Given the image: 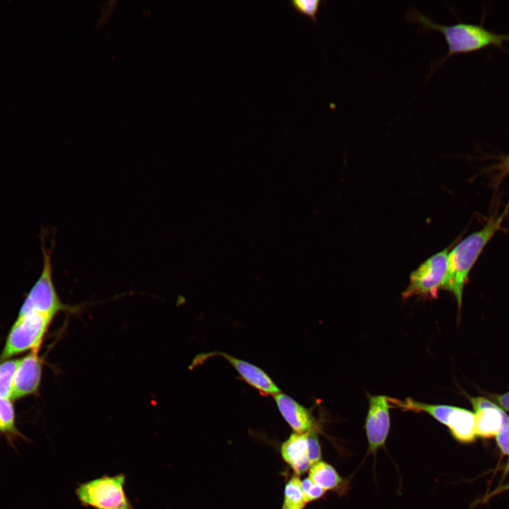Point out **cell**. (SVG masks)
<instances>
[{
  "label": "cell",
  "instance_id": "1",
  "mask_svg": "<svg viewBox=\"0 0 509 509\" xmlns=\"http://www.w3.org/2000/svg\"><path fill=\"white\" fill-rule=\"evenodd\" d=\"M508 211L507 208L499 216L491 217L481 229L465 238L448 253L447 271L442 288L452 293L460 308L469 274L487 243L501 228Z\"/></svg>",
  "mask_w": 509,
  "mask_h": 509
},
{
  "label": "cell",
  "instance_id": "2",
  "mask_svg": "<svg viewBox=\"0 0 509 509\" xmlns=\"http://www.w3.org/2000/svg\"><path fill=\"white\" fill-rule=\"evenodd\" d=\"M406 17L408 21L419 24L425 32L441 33L447 44V54L433 67L431 74L451 55L472 52L490 45L501 46L509 39L508 35H498L476 25L464 23L440 25L416 8L408 11Z\"/></svg>",
  "mask_w": 509,
  "mask_h": 509
},
{
  "label": "cell",
  "instance_id": "3",
  "mask_svg": "<svg viewBox=\"0 0 509 509\" xmlns=\"http://www.w3.org/2000/svg\"><path fill=\"white\" fill-rule=\"evenodd\" d=\"M126 475L105 474L78 484L76 495L84 507L94 509H134L124 488Z\"/></svg>",
  "mask_w": 509,
  "mask_h": 509
},
{
  "label": "cell",
  "instance_id": "4",
  "mask_svg": "<svg viewBox=\"0 0 509 509\" xmlns=\"http://www.w3.org/2000/svg\"><path fill=\"white\" fill-rule=\"evenodd\" d=\"M42 268L40 275L28 293L18 316L38 312L54 318L69 309L60 300L52 276L51 250L47 249L42 237Z\"/></svg>",
  "mask_w": 509,
  "mask_h": 509
},
{
  "label": "cell",
  "instance_id": "5",
  "mask_svg": "<svg viewBox=\"0 0 509 509\" xmlns=\"http://www.w3.org/2000/svg\"><path fill=\"white\" fill-rule=\"evenodd\" d=\"M53 318L38 312L18 316L0 354V362L26 351L39 350Z\"/></svg>",
  "mask_w": 509,
  "mask_h": 509
},
{
  "label": "cell",
  "instance_id": "6",
  "mask_svg": "<svg viewBox=\"0 0 509 509\" xmlns=\"http://www.w3.org/2000/svg\"><path fill=\"white\" fill-rule=\"evenodd\" d=\"M449 247L433 255L409 276V283L402 292L404 299L419 296L435 299L443 287L447 271Z\"/></svg>",
  "mask_w": 509,
  "mask_h": 509
},
{
  "label": "cell",
  "instance_id": "7",
  "mask_svg": "<svg viewBox=\"0 0 509 509\" xmlns=\"http://www.w3.org/2000/svg\"><path fill=\"white\" fill-rule=\"evenodd\" d=\"M368 401L365 429L368 451L374 454L385 445L387 438L390 428L391 404L390 397L384 395H370Z\"/></svg>",
  "mask_w": 509,
  "mask_h": 509
},
{
  "label": "cell",
  "instance_id": "8",
  "mask_svg": "<svg viewBox=\"0 0 509 509\" xmlns=\"http://www.w3.org/2000/svg\"><path fill=\"white\" fill-rule=\"evenodd\" d=\"M220 356L226 359L239 373L241 378L250 386L258 390L262 395H276L281 390L262 369L244 360L220 351H213L198 355L193 361V366L203 363L209 358Z\"/></svg>",
  "mask_w": 509,
  "mask_h": 509
},
{
  "label": "cell",
  "instance_id": "9",
  "mask_svg": "<svg viewBox=\"0 0 509 509\" xmlns=\"http://www.w3.org/2000/svg\"><path fill=\"white\" fill-rule=\"evenodd\" d=\"M38 351L33 350L27 356L21 358L13 379L11 400L38 392L43 363L42 359L38 355Z\"/></svg>",
  "mask_w": 509,
  "mask_h": 509
},
{
  "label": "cell",
  "instance_id": "10",
  "mask_svg": "<svg viewBox=\"0 0 509 509\" xmlns=\"http://www.w3.org/2000/svg\"><path fill=\"white\" fill-rule=\"evenodd\" d=\"M274 398L280 414L294 433L316 432L317 425L309 409L281 392Z\"/></svg>",
  "mask_w": 509,
  "mask_h": 509
},
{
  "label": "cell",
  "instance_id": "11",
  "mask_svg": "<svg viewBox=\"0 0 509 509\" xmlns=\"http://www.w3.org/2000/svg\"><path fill=\"white\" fill-rule=\"evenodd\" d=\"M307 433H292L281 445L283 460L300 476L310 469L308 441Z\"/></svg>",
  "mask_w": 509,
  "mask_h": 509
},
{
  "label": "cell",
  "instance_id": "12",
  "mask_svg": "<svg viewBox=\"0 0 509 509\" xmlns=\"http://www.w3.org/2000/svg\"><path fill=\"white\" fill-rule=\"evenodd\" d=\"M476 436L490 438L496 437L509 422V416L496 403L475 411Z\"/></svg>",
  "mask_w": 509,
  "mask_h": 509
},
{
  "label": "cell",
  "instance_id": "13",
  "mask_svg": "<svg viewBox=\"0 0 509 509\" xmlns=\"http://www.w3.org/2000/svg\"><path fill=\"white\" fill-rule=\"evenodd\" d=\"M447 426L452 436L459 442H473L476 436L475 414L474 412L455 406Z\"/></svg>",
  "mask_w": 509,
  "mask_h": 509
},
{
  "label": "cell",
  "instance_id": "14",
  "mask_svg": "<svg viewBox=\"0 0 509 509\" xmlns=\"http://www.w3.org/2000/svg\"><path fill=\"white\" fill-rule=\"evenodd\" d=\"M308 477L325 491H332L340 494L344 493L346 488L345 480L334 467L322 460L310 467Z\"/></svg>",
  "mask_w": 509,
  "mask_h": 509
},
{
  "label": "cell",
  "instance_id": "15",
  "mask_svg": "<svg viewBox=\"0 0 509 509\" xmlns=\"http://www.w3.org/2000/svg\"><path fill=\"white\" fill-rule=\"evenodd\" d=\"M0 436H3L12 447L20 439L28 440L18 428L16 413L11 399L0 397Z\"/></svg>",
  "mask_w": 509,
  "mask_h": 509
},
{
  "label": "cell",
  "instance_id": "16",
  "mask_svg": "<svg viewBox=\"0 0 509 509\" xmlns=\"http://www.w3.org/2000/svg\"><path fill=\"white\" fill-rule=\"evenodd\" d=\"M20 358H9L0 362V397L11 399L13 379Z\"/></svg>",
  "mask_w": 509,
  "mask_h": 509
},
{
  "label": "cell",
  "instance_id": "17",
  "mask_svg": "<svg viewBox=\"0 0 509 509\" xmlns=\"http://www.w3.org/2000/svg\"><path fill=\"white\" fill-rule=\"evenodd\" d=\"M284 503L303 509L308 503L302 488L299 476L294 474L284 488Z\"/></svg>",
  "mask_w": 509,
  "mask_h": 509
},
{
  "label": "cell",
  "instance_id": "18",
  "mask_svg": "<svg viewBox=\"0 0 509 509\" xmlns=\"http://www.w3.org/2000/svg\"><path fill=\"white\" fill-rule=\"evenodd\" d=\"M291 6L299 13L308 16L312 21L317 23L318 11L322 4L321 0H291Z\"/></svg>",
  "mask_w": 509,
  "mask_h": 509
},
{
  "label": "cell",
  "instance_id": "19",
  "mask_svg": "<svg viewBox=\"0 0 509 509\" xmlns=\"http://www.w3.org/2000/svg\"><path fill=\"white\" fill-rule=\"evenodd\" d=\"M301 484L308 503L320 499L326 492L309 477L301 481Z\"/></svg>",
  "mask_w": 509,
  "mask_h": 509
},
{
  "label": "cell",
  "instance_id": "20",
  "mask_svg": "<svg viewBox=\"0 0 509 509\" xmlns=\"http://www.w3.org/2000/svg\"><path fill=\"white\" fill-rule=\"evenodd\" d=\"M309 459L311 466L321 460L322 451L318 437L315 431L308 434Z\"/></svg>",
  "mask_w": 509,
  "mask_h": 509
},
{
  "label": "cell",
  "instance_id": "21",
  "mask_svg": "<svg viewBox=\"0 0 509 509\" xmlns=\"http://www.w3.org/2000/svg\"><path fill=\"white\" fill-rule=\"evenodd\" d=\"M496 439L501 451L509 456V422L502 428Z\"/></svg>",
  "mask_w": 509,
  "mask_h": 509
},
{
  "label": "cell",
  "instance_id": "22",
  "mask_svg": "<svg viewBox=\"0 0 509 509\" xmlns=\"http://www.w3.org/2000/svg\"><path fill=\"white\" fill-rule=\"evenodd\" d=\"M117 3V1H110L106 3V5H105L103 8L102 15L98 21V25H103L108 20L110 16L112 15Z\"/></svg>",
  "mask_w": 509,
  "mask_h": 509
},
{
  "label": "cell",
  "instance_id": "23",
  "mask_svg": "<svg viewBox=\"0 0 509 509\" xmlns=\"http://www.w3.org/2000/svg\"><path fill=\"white\" fill-rule=\"evenodd\" d=\"M496 404L504 411H509V392L493 397Z\"/></svg>",
  "mask_w": 509,
  "mask_h": 509
},
{
  "label": "cell",
  "instance_id": "24",
  "mask_svg": "<svg viewBox=\"0 0 509 509\" xmlns=\"http://www.w3.org/2000/svg\"><path fill=\"white\" fill-rule=\"evenodd\" d=\"M501 171L503 172H509V156L504 160L502 164Z\"/></svg>",
  "mask_w": 509,
  "mask_h": 509
},
{
  "label": "cell",
  "instance_id": "25",
  "mask_svg": "<svg viewBox=\"0 0 509 509\" xmlns=\"http://www.w3.org/2000/svg\"><path fill=\"white\" fill-rule=\"evenodd\" d=\"M282 509H301V508H297V507H295V506H293V505H288V504H286V503H283V506H282Z\"/></svg>",
  "mask_w": 509,
  "mask_h": 509
},
{
  "label": "cell",
  "instance_id": "26",
  "mask_svg": "<svg viewBox=\"0 0 509 509\" xmlns=\"http://www.w3.org/2000/svg\"><path fill=\"white\" fill-rule=\"evenodd\" d=\"M507 469L509 471V462H508V465H507Z\"/></svg>",
  "mask_w": 509,
  "mask_h": 509
}]
</instances>
